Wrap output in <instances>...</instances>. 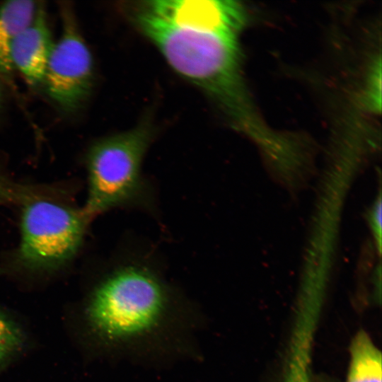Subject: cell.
<instances>
[{"mask_svg":"<svg viewBox=\"0 0 382 382\" xmlns=\"http://www.w3.org/2000/svg\"><path fill=\"white\" fill-rule=\"evenodd\" d=\"M381 59L375 62L371 71L369 90L368 103L375 110L381 109Z\"/></svg>","mask_w":382,"mask_h":382,"instance_id":"obj_12","label":"cell"},{"mask_svg":"<svg viewBox=\"0 0 382 382\" xmlns=\"http://www.w3.org/2000/svg\"><path fill=\"white\" fill-rule=\"evenodd\" d=\"M282 382H310V380L301 374H290L284 376Z\"/></svg>","mask_w":382,"mask_h":382,"instance_id":"obj_14","label":"cell"},{"mask_svg":"<svg viewBox=\"0 0 382 382\" xmlns=\"http://www.w3.org/2000/svg\"><path fill=\"white\" fill-rule=\"evenodd\" d=\"M134 18L174 70L212 97L234 120L246 122L236 40L178 28L144 6Z\"/></svg>","mask_w":382,"mask_h":382,"instance_id":"obj_2","label":"cell"},{"mask_svg":"<svg viewBox=\"0 0 382 382\" xmlns=\"http://www.w3.org/2000/svg\"><path fill=\"white\" fill-rule=\"evenodd\" d=\"M33 1L17 0L0 6V71L8 74L13 69L11 48L18 35L34 19L37 10Z\"/></svg>","mask_w":382,"mask_h":382,"instance_id":"obj_8","label":"cell"},{"mask_svg":"<svg viewBox=\"0 0 382 382\" xmlns=\"http://www.w3.org/2000/svg\"><path fill=\"white\" fill-rule=\"evenodd\" d=\"M21 241L14 265L30 272L59 269L80 248L89 219L76 209L43 193L22 204Z\"/></svg>","mask_w":382,"mask_h":382,"instance_id":"obj_4","label":"cell"},{"mask_svg":"<svg viewBox=\"0 0 382 382\" xmlns=\"http://www.w3.org/2000/svg\"><path fill=\"white\" fill-rule=\"evenodd\" d=\"M347 382H382L381 353L364 331L352 342Z\"/></svg>","mask_w":382,"mask_h":382,"instance_id":"obj_9","label":"cell"},{"mask_svg":"<svg viewBox=\"0 0 382 382\" xmlns=\"http://www.w3.org/2000/svg\"><path fill=\"white\" fill-rule=\"evenodd\" d=\"M83 328L98 352L157 361L189 355L199 317L155 267L117 263L95 284L81 311Z\"/></svg>","mask_w":382,"mask_h":382,"instance_id":"obj_1","label":"cell"},{"mask_svg":"<svg viewBox=\"0 0 382 382\" xmlns=\"http://www.w3.org/2000/svg\"><path fill=\"white\" fill-rule=\"evenodd\" d=\"M144 7L178 28L232 40L245 23L242 6L233 1L159 0Z\"/></svg>","mask_w":382,"mask_h":382,"instance_id":"obj_6","label":"cell"},{"mask_svg":"<svg viewBox=\"0 0 382 382\" xmlns=\"http://www.w3.org/2000/svg\"><path fill=\"white\" fill-rule=\"evenodd\" d=\"M53 45L45 11L39 6L33 21L18 35L11 46L13 67L29 83H42Z\"/></svg>","mask_w":382,"mask_h":382,"instance_id":"obj_7","label":"cell"},{"mask_svg":"<svg viewBox=\"0 0 382 382\" xmlns=\"http://www.w3.org/2000/svg\"><path fill=\"white\" fill-rule=\"evenodd\" d=\"M150 132L138 127L96 142L87 157L88 188L82 209L91 221L115 209L146 207L151 203L141 163Z\"/></svg>","mask_w":382,"mask_h":382,"instance_id":"obj_3","label":"cell"},{"mask_svg":"<svg viewBox=\"0 0 382 382\" xmlns=\"http://www.w3.org/2000/svg\"><path fill=\"white\" fill-rule=\"evenodd\" d=\"M369 220L371 221L373 232L375 234V237L377 239V243L380 248L381 231V204L380 197L370 212Z\"/></svg>","mask_w":382,"mask_h":382,"instance_id":"obj_13","label":"cell"},{"mask_svg":"<svg viewBox=\"0 0 382 382\" xmlns=\"http://www.w3.org/2000/svg\"><path fill=\"white\" fill-rule=\"evenodd\" d=\"M62 13V35L54 43L42 83L50 98L70 112L76 110L89 95L93 67L91 54L72 11L64 6Z\"/></svg>","mask_w":382,"mask_h":382,"instance_id":"obj_5","label":"cell"},{"mask_svg":"<svg viewBox=\"0 0 382 382\" xmlns=\"http://www.w3.org/2000/svg\"><path fill=\"white\" fill-rule=\"evenodd\" d=\"M0 98H1V91H0Z\"/></svg>","mask_w":382,"mask_h":382,"instance_id":"obj_15","label":"cell"},{"mask_svg":"<svg viewBox=\"0 0 382 382\" xmlns=\"http://www.w3.org/2000/svg\"><path fill=\"white\" fill-rule=\"evenodd\" d=\"M27 343L28 335L21 323L0 306V372L25 351Z\"/></svg>","mask_w":382,"mask_h":382,"instance_id":"obj_10","label":"cell"},{"mask_svg":"<svg viewBox=\"0 0 382 382\" xmlns=\"http://www.w3.org/2000/svg\"><path fill=\"white\" fill-rule=\"evenodd\" d=\"M41 193L38 188L16 184L0 174V204H23Z\"/></svg>","mask_w":382,"mask_h":382,"instance_id":"obj_11","label":"cell"}]
</instances>
